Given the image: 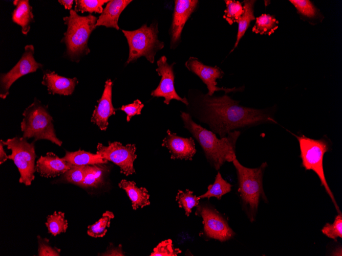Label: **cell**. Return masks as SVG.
Instances as JSON below:
<instances>
[{"label":"cell","mask_w":342,"mask_h":256,"mask_svg":"<svg viewBox=\"0 0 342 256\" xmlns=\"http://www.w3.org/2000/svg\"><path fill=\"white\" fill-rule=\"evenodd\" d=\"M193 96L190 100L193 114L190 115L206 125L220 138L240 129L267 122L276 123L266 109L240 105L239 101L226 94L210 96L200 90H195Z\"/></svg>","instance_id":"obj_1"},{"label":"cell","mask_w":342,"mask_h":256,"mask_svg":"<svg viewBox=\"0 0 342 256\" xmlns=\"http://www.w3.org/2000/svg\"><path fill=\"white\" fill-rule=\"evenodd\" d=\"M181 117L184 128L199 144L207 161L215 169L219 170L224 163L232 162L236 157V145L240 131L230 132L219 138L212 131L195 122L188 113L181 112Z\"/></svg>","instance_id":"obj_2"},{"label":"cell","mask_w":342,"mask_h":256,"mask_svg":"<svg viewBox=\"0 0 342 256\" xmlns=\"http://www.w3.org/2000/svg\"><path fill=\"white\" fill-rule=\"evenodd\" d=\"M67 30L61 42L66 45L67 56L78 62L80 57L90 52L88 46L90 36L96 28L97 17L92 14L79 15L75 10H70L69 16L63 18Z\"/></svg>","instance_id":"obj_3"},{"label":"cell","mask_w":342,"mask_h":256,"mask_svg":"<svg viewBox=\"0 0 342 256\" xmlns=\"http://www.w3.org/2000/svg\"><path fill=\"white\" fill-rule=\"evenodd\" d=\"M236 170L239 183L238 191L243 206L251 222L258 212L260 199H266L263 188V176L267 164L263 162L260 167L249 168L243 166L237 158L232 161Z\"/></svg>","instance_id":"obj_4"},{"label":"cell","mask_w":342,"mask_h":256,"mask_svg":"<svg viewBox=\"0 0 342 256\" xmlns=\"http://www.w3.org/2000/svg\"><path fill=\"white\" fill-rule=\"evenodd\" d=\"M24 118L20 124L23 137L25 138L33 137L34 141L47 139L59 146L62 142L55 134L53 124V118L47 110V107L37 99L24 110Z\"/></svg>","instance_id":"obj_5"},{"label":"cell","mask_w":342,"mask_h":256,"mask_svg":"<svg viewBox=\"0 0 342 256\" xmlns=\"http://www.w3.org/2000/svg\"><path fill=\"white\" fill-rule=\"evenodd\" d=\"M129 46V55L127 63L144 56L153 63L156 53L164 48V42L158 38V23L153 22L149 27L142 25L134 31L122 30Z\"/></svg>","instance_id":"obj_6"},{"label":"cell","mask_w":342,"mask_h":256,"mask_svg":"<svg viewBox=\"0 0 342 256\" xmlns=\"http://www.w3.org/2000/svg\"><path fill=\"white\" fill-rule=\"evenodd\" d=\"M300 148V157L302 165L306 170H312L317 175L327 193L330 197L338 214L341 212L338 206L333 193L330 189L326 177L323 167V159L325 154L329 150L327 142L324 139H315L304 135L297 136Z\"/></svg>","instance_id":"obj_7"},{"label":"cell","mask_w":342,"mask_h":256,"mask_svg":"<svg viewBox=\"0 0 342 256\" xmlns=\"http://www.w3.org/2000/svg\"><path fill=\"white\" fill-rule=\"evenodd\" d=\"M11 154L8 158L13 160L20 173L19 182L26 185H31L34 179L36 154L33 143H29L23 137H14L5 141L1 140Z\"/></svg>","instance_id":"obj_8"},{"label":"cell","mask_w":342,"mask_h":256,"mask_svg":"<svg viewBox=\"0 0 342 256\" xmlns=\"http://www.w3.org/2000/svg\"><path fill=\"white\" fill-rule=\"evenodd\" d=\"M136 148L134 144L123 145L118 142H109L108 146L99 143L96 153L102 158L111 161L119 166L121 173L128 176L135 172L133 163L137 157Z\"/></svg>","instance_id":"obj_9"},{"label":"cell","mask_w":342,"mask_h":256,"mask_svg":"<svg viewBox=\"0 0 342 256\" xmlns=\"http://www.w3.org/2000/svg\"><path fill=\"white\" fill-rule=\"evenodd\" d=\"M195 214L203 219L204 234L207 238L225 242L235 235L225 219L212 207L198 205Z\"/></svg>","instance_id":"obj_10"},{"label":"cell","mask_w":342,"mask_h":256,"mask_svg":"<svg viewBox=\"0 0 342 256\" xmlns=\"http://www.w3.org/2000/svg\"><path fill=\"white\" fill-rule=\"evenodd\" d=\"M34 48L33 45H27L24 52L16 65L8 73L1 75L0 97L5 99L12 84L20 77L29 73L35 72L42 66L34 57Z\"/></svg>","instance_id":"obj_11"},{"label":"cell","mask_w":342,"mask_h":256,"mask_svg":"<svg viewBox=\"0 0 342 256\" xmlns=\"http://www.w3.org/2000/svg\"><path fill=\"white\" fill-rule=\"evenodd\" d=\"M187 69L194 73L206 85L208 96H213L215 92L219 90L224 91L225 94L240 91L243 88L241 87L224 88L217 86V80L223 78L224 73L217 66L214 67L206 65L198 60L197 58L190 57L185 62Z\"/></svg>","instance_id":"obj_12"},{"label":"cell","mask_w":342,"mask_h":256,"mask_svg":"<svg viewBox=\"0 0 342 256\" xmlns=\"http://www.w3.org/2000/svg\"><path fill=\"white\" fill-rule=\"evenodd\" d=\"M167 63V58L165 56H161L157 61L158 67L156 71L161 77L160 83L157 87L151 92V96L155 97L164 98V103L168 105L172 100L180 101L188 105V100L180 97L176 92L174 86L175 74L173 65Z\"/></svg>","instance_id":"obj_13"},{"label":"cell","mask_w":342,"mask_h":256,"mask_svg":"<svg viewBox=\"0 0 342 256\" xmlns=\"http://www.w3.org/2000/svg\"><path fill=\"white\" fill-rule=\"evenodd\" d=\"M172 23L169 30L170 48L175 49L181 40L184 26L191 14L195 11L198 1L176 0Z\"/></svg>","instance_id":"obj_14"},{"label":"cell","mask_w":342,"mask_h":256,"mask_svg":"<svg viewBox=\"0 0 342 256\" xmlns=\"http://www.w3.org/2000/svg\"><path fill=\"white\" fill-rule=\"evenodd\" d=\"M162 146L166 147L171 154L172 159L191 160L196 153L195 144L193 138L179 136L169 130L162 141Z\"/></svg>","instance_id":"obj_15"},{"label":"cell","mask_w":342,"mask_h":256,"mask_svg":"<svg viewBox=\"0 0 342 256\" xmlns=\"http://www.w3.org/2000/svg\"><path fill=\"white\" fill-rule=\"evenodd\" d=\"M112 86L111 80H107L101 97L97 101L98 104L95 106L91 118V122L97 125L101 130L106 129L109 118L115 114L112 102Z\"/></svg>","instance_id":"obj_16"},{"label":"cell","mask_w":342,"mask_h":256,"mask_svg":"<svg viewBox=\"0 0 342 256\" xmlns=\"http://www.w3.org/2000/svg\"><path fill=\"white\" fill-rule=\"evenodd\" d=\"M72 166L54 153L48 152L37 160L35 169L41 176L51 178L64 174Z\"/></svg>","instance_id":"obj_17"},{"label":"cell","mask_w":342,"mask_h":256,"mask_svg":"<svg viewBox=\"0 0 342 256\" xmlns=\"http://www.w3.org/2000/svg\"><path fill=\"white\" fill-rule=\"evenodd\" d=\"M78 82L76 78H66L50 71L45 72L42 81V84L47 87L49 94L63 96L71 95Z\"/></svg>","instance_id":"obj_18"},{"label":"cell","mask_w":342,"mask_h":256,"mask_svg":"<svg viewBox=\"0 0 342 256\" xmlns=\"http://www.w3.org/2000/svg\"><path fill=\"white\" fill-rule=\"evenodd\" d=\"M132 1L130 0L109 1L102 13L97 19L96 27L102 26L106 28H113L118 30L119 27L118 22L119 16Z\"/></svg>","instance_id":"obj_19"},{"label":"cell","mask_w":342,"mask_h":256,"mask_svg":"<svg viewBox=\"0 0 342 256\" xmlns=\"http://www.w3.org/2000/svg\"><path fill=\"white\" fill-rule=\"evenodd\" d=\"M27 0H15V6L12 14V21L20 26L22 33L27 35L30 31V25L34 21L32 7Z\"/></svg>","instance_id":"obj_20"},{"label":"cell","mask_w":342,"mask_h":256,"mask_svg":"<svg viewBox=\"0 0 342 256\" xmlns=\"http://www.w3.org/2000/svg\"><path fill=\"white\" fill-rule=\"evenodd\" d=\"M118 185L120 188L126 192L132 202V207L134 210L139 207L142 208L150 204L149 195L145 188H138L134 181L125 179L121 180Z\"/></svg>","instance_id":"obj_21"},{"label":"cell","mask_w":342,"mask_h":256,"mask_svg":"<svg viewBox=\"0 0 342 256\" xmlns=\"http://www.w3.org/2000/svg\"><path fill=\"white\" fill-rule=\"evenodd\" d=\"M62 158L72 165L87 166L103 164L108 160L102 158L98 154H93L83 150H79L75 152H66Z\"/></svg>","instance_id":"obj_22"},{"label":"cell","mask_w":342,"mask_h":256,"mask_svg":"<svg viewBox=\"0 0 342 256\" xmlns=\"http://www.w3.org/2000/svg\"><path fill=\"white\" fill-rule=\"evenodd\" d=\"M255 2L254 0H245L243 1L244 4L243 6L244 12L238 22V29L237 39L233 49L231 51V52L237 47L240 40L244 35L246 30L250 26L251 21L255 19L254 15V5Z\"/></svg>","instance_id":"obj_23"},{"label":"cell","mask_w":342,"mask_h":256,"mask_svg":"<svg viewBox=\"0 0 342 256\" xmlns=\"http://www.w3.org/2000/svg\"><path fill=\"white\" fill-rule=\"evenodd\" d=\"M231 187L232 185L223 178L220 172H218L213 183L209 184L207 192L198 197L199 199L216 197L220 200L223 195L231 191Z\"/></svg>","instance_id":"obj_24"},{"label":"cell","mask_w":342,"mask_h":256,"mask_svg":"<svg viewBox=\"0 0 342 256\" xmlns=\"http://www.w3.org/2000/svg\"><path fill=\"white\" fill-rule=\"evenodd\" d=\"M101 164L87 165L86 173L80 186L97 187L103 182L105 168Z\"/></svg>","instance_id":"obj_25"},{"label":"cell","mask_w":342,"mask_h":256,"mask_svg":"<svg viewBox=\"0 0 342 256\" xmlns=\"http://www.w3.org/2000/svg\"><path fill=\"white\" fill-rule=\"evenodd\" d=\"M289 2L295 7L297 13L303 17L310 21L322 20L323 16L318 10L308 0H290Z\"/></svg>","instance_id":"obj_26"},{"label":"cell","mask_w":342,"mask_h":256,"mask_svg":"<svg viewBox=\"0 0 342 256\" xmlns=\"http://www.w3.org/2000/svg\"><path fill=\"white\" fill-rule=\"evenodd\" d=\"M279 21L273 16L263 14L256 18L252 32L261 35H270L278 28Z\"/></svg>","instance_id":"obj_27"},{"label":"cell","mask_w":342,"mask_h":256,"mask_svg":"<svg viewBox=\"0 0 342 256\" xmlns=\"http://www.w3.org/2000/svg\"><path fill=\"white\" fill-rule=\"evenodd\" d=\"M45 224L48 232L53 236L65 232L68 228V221L65 219V214L61 212H54L48 216Z\"/></svg>","instance_id":"obj_28"},{"label":"cell","mask_w":342,"mask_h":256,"mask_svg":"<svg viewBox=\"0 0 342 256\" xmlns=\"http://www.w3.org/2000/svg\"><path fill=\"white\" fill-rule=\"evenodd\" d=\"M114 217L112 212L106 211L98 221L88 226V234L94 238L103 237L107 231V227H110L111 220Z\"/></svg>","instance_id":"obj_29"},{"label":"cell","mask_w":342,"mask_h":256,"mask_svg":"<svg viewBox=\"0 0 342 256\" xmlns=\"http://www.w3.org/2000/svg\"><path fill=\"white\" fill-rule=\"evenodd\" d=\"M199 199L198 197L193 195V192L188 189H186L185 192L179 190L176 198L179 206L185 210L187 216H189L194 207L199 205Z\"/></svg>","instance_id":"obj_30"},{"label":"cell","mask_w":342,"mask_h":256,"mask_svg":"<svg viewBox=\"0 0 342 256\" xmlns=\"http://www.w3.org/2000/svg\"><path fill=\"white\" fill-rule=\"evenodd\" d=\"M226 9L224 11L223 18L229 25L238 22L243 15L244 10L239 1L225 0Z\"/></svg>","instance_id":"obj_31"},{"label":"cell","mask_w":342,"mask_h":256,"mask_svg":"<svg viewBox=\"0 0 342 256\" xmlns=\"http://www.w3.org/2000/svg\"><path fill=\"white\" fill-rule=\"evenodd\" d=\"M109 1L105 0H76L75 11L83 13L88 12L101 14L103 9L102 6Z\"/></svg>","instance_id":"obj_32"},{"label":"cell","mask_w":342,"mask_h":256,"mask_svg":"<svg viewBox=\"0 0 342 256\" xmlns=\"http://www.w3.org/2000/svg\"><path fill=\"white\" fill-rule=\"evenodd\" d=\"M322 232L327 237L336 241L338 238H342V215L338 214L333 223H327L322 229Z\"/></svg>","instance_id":"obj_33"},{"label":"cell","mask_w":342,"mask_h":256,"mask_svg":"<svg viewBox=\"0 0 342 256\" xmlns=\"http://www.w3.org/2000/svg\"><path fill=\"white\" fill-rule=\"evenodd\" d=\"M87 166H75L67 171L63 175L65 180L69 182L80 185L83 181L86 173Z\"/></svg>","instance_id":"obj_34"},{"label":"cell","mask_w":342,"mask_h":256,"mask_svg":"<svg viewBox=\"0 0 342 256\" xmlns=\"http://www.w3.org/2000/svg\"><path fill=\"white\" fill-rule=\"evenodd\" d=\"M181 252L179 248H175L170 239L162 241L154 248L151 256H177Z\"/></svg>","instance_id":"obj_35"},{"label":"cell","mask_w":342,"mask_h":256,"mask_svg":"<svg viewBox=\"0 0 342 256\" xmlns=\"http://www.w3.org/2000/svg\"><path fill=\"white\" fill-rule=\"evenodd\" d=\"M38 253L39 256H59L60 250L50 246L47 239H42L38 237Z\"/></svg>","instance_id":"obj_36"},{"label":"cell","mask_w":342,"mask_h":256,"mask_svg":"<svg viewBox=\"0 0 342 256\" xmlns=\"http://www.w3.org/2000/svg\"><path fill=\"white\" fill-rule=\"evenodd\" d=\"M144 105L138 99L136 100L133 103L123 105L120 109L124 111L127 114L126 120L129 122L131 118L135 115L140 114Z\"/></svg>","instance_id":"obj_37"},{"label":"cell","mask_w":342,"mask_h":256,"mask_svg":"<svg viewBox=\"0 0 342 256\" xmlns=\"http://www.w3.org/2000/svg\"><path fill=\"white\" fill-rule=\"evenodd\" d=\"M102 255H124L122 253L121 247H111L104 253L102 254Z\"/></svg>","instance_id":"obj_38"},{"label":"cell","mask_w":342,"mask_h":256,"mask_svg":"<svg viewBox=\"0 0 342 256\" xmlns=\"http://www.w3.org/2000/svg\"><path fill=\"white\" fill-rule=\"evenodd\" d=\"M8 158L3 148V144L2 142L0 143V164H2L6 161Z\"/></svg>","instance_id":"obj_39"},{"label":"cell","mask_w":342,"mask_h":256,"mask_svg":"<svg viewBox=\"0 0 342 256\" xmlns=\"http://www.w3.org/2000/svg\"><path fill=\"white\" fill-rule=\"evenodd\" d=\"M58 2L67 10H71L74 1L73 0H59Z\"/></svg>","instance_id":"obj_40"}]
</instances>
